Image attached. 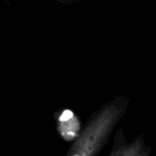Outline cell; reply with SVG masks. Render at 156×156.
I'll list each match as a JSON object with an SVG mask.
<instances>
[{
    "label": "cell",
    "instance_id": "cell-1",
    "mask_svg": "<svg viewBox=\"0 0 156 156\" xmlns=\"http://www.w3.org/2000/svg\"><path fill=\"white\" fill-rule=\"evenodd\" d=\"M127 105V100L117 98L94 113L88 125L72 144L66 156H96L117 122L123 115Z\"/></svg>",
    "mask_w": 156,
    "mask_h": 156
},
{
    "label": "cell",
    "instance_id": "cell-2",
    "mask_svg": "<svg viewBox=\"0 0 156 156\" xmlns=\"http://www.w3.org/2000/svg\"><path fill=\"white\" fill-rule=\"evenodd\" d=\"M109 156H150V149L142 137H137L128 143L124 138L123 132L119 130L115 136V147Z\"/></svg>",
    "mask_w": 156,
    "mask_h": 156
},
{
    "label": "cell",
    "instance_id": "cell-3",
    "mask_svg": "<svg viewBox=\"0 0 156 156\" xmlns=\"http://www.w3.org/2000/svg\"><path fill=\"white\" fill-rule=\"evenodd\" d=\"M58 130L64 140H76L80 132V122L79 119L72 110L65 109L60 113L58 119Z\"/></svg>",
    "mask_w": 156,
    "mask_h": 156
}]
</instances>
